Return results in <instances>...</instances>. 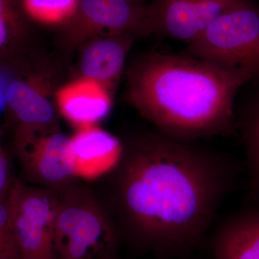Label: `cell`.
Returning a JSON list of instances; mask_svg holds the SVG:
<instances>
[{"label":"cell","mask_w":259,"mask_h":259,"mask_svg":"<svg viewBox=\"0 0 259 259\" xmlns=\"http://www.w3.org/2000/svg\"><path fill=\"white\" fill-rule=\"evenodd\" d=\"M114 170L119 221L140 244L161 255L202 243L233 181L223 153L157 131L123 146Z\"/></svg>","instance_id":"cell-1"},{"label":"cell","mask_w":259,"mask_h":259,"mask_svg":"<svg viewBox=\"0 0 259 259\" xmlns=\"http://www.w3.org/2000/svg\"><path fill=\"white\" fill-rule=\"evenodd\" d=\"M247 83L187 54L153 52L130 69L127 100L159 134L195 142L236 132V99Z\"/></svg>","instance_id":"cell-2"},{"label":"cell","mask_w":259,"mask_h":259,"mask_svg":"<svg viewBox=\"0 0 259 259\" xmlns=\"http://www.w3.org/2000/svg\"><path fill=\"white\" fill-rule=\"evenodd\" d=\"M186 54L259 83V3L245 0L213 20Z\"/></svg>","instance_id":"cell-3"},{"label":"cell","mask_w":259,"mask_h":259,"mask_svg":"<svg viewBox=\"0 0 259 259\" xmlns=\"http://www.w3.org/2000/svg\"><path fill=\"white\" fill-rule=\"evenodd\" d=\"M54 239L56 259H93L115 248L117 230L92 197L68 191L59 199Z\"/></svg>","instance_id":"cell-4"},{"label":"cell","mask_w":259,"mask_h":259,"mask_svg":"<svg viewBox=\"0 0 259 259\" xmlns=\"http://www.w3.org/2000/svg\"><path fill=\"white\" fill-rule=\"evenodd\" d=\"M12 229L21 259H56L54 223L59 198L15 182L8 194Z\"/></svg>","instance_id":"cell-5"},{"label":"cell","mask_w":259,"mask_h":259,"mask_svg":"<svg viewBox=\"0 0 259 259\" xmlns=\"http://www.w3.org/2000/svg\"><path fill=\"white\" fill-rule=\"evenodd\" d=\"M245 0H152L147 5L152 33L194 41L220 15Z\"/></svg>","instance_id":"cell-6"},{"label":"cell","mask_w":259,"mask_h":259,"mask_svg":"<svg viewBox=\"0 0 259 259\" xmlns=\"http://www.w3.org/2000/svg\"><path fill=\"white\" fill-rule=\"evenodd\" d=\"M69 137L60 133L38 131L17 136V151L32 180L49 188L69 185L75 178L67 157Z\"/></svg>","instance_id":"cell-7"},{"label":"cell","mask_w":259,"mask_h":259,"mask_svg":"<svg viewBox=\"0 0 259 259\" xmlns=\"http://www.w3.org/2000/svg\"><path fill=\"white\" fill-rule=\"evenodd\" d=\"M68 23L78 31H108L113 35H146L152 33L147 5L129 0H80Z\"/></svg>","instance_id":"cell-8"},{"label":"cell","mask_w":259,"mask_h":259,"mask_svg":"<svg viewBox=\"0 0 259 259\" xmlns=\"http://www.w3.org/2000/svg\"><path fill=\"white\" fill-rule=\"evenodd\" d=\"M122 151L120 141L97 125L76 130L69 138L67 157L75 178L92 181L113 171Z\"/></svg>","instance_id":"cell-9"},{"label":"cell","mask_w":259,"mask_h":259,"mask_svg":"<svg viewBox=\"0 0 259 259\" xmlns=\"http://www.w3.org/2000/svg\"><path fill=\"white\" fill-rule=\"evenodd\" d=\"M57 102L61 114L76 130L97 125L112 106L106 87L83 77L61 88Z\"/></svg>","instance_id":"cell-10"},{"label":"cell","mask_w":259,"mask_h":259,"mask_svg":"<svg viewBox=\"0 0 259 259\" xmlns=\"http://www.w3.org/2000/svg\"><path fill=\"white\" fill-rule=\"evenodd\" d=\"M213 259H259V211L225 220L212 242Z\"/></svg>","instance_id":"cell-11"},{"label":"cell","mask_w":259,"mask_h":259,"mask_svg":"<svg viewBox=\"0 0 259 259\" xmlns=\"http://www.w3.org/2000/svg\"><path fill=\"white\" fill-rule=\"evenodd\" d=\"M5 100L6 107L19 123L16 136L42 131L54 119L51 102L30 81L11 80Z\"/></svg>","instance_id":"cell-12"},{"label":"cell","mask_w":259,"mask_h":259,"mask_svg":"<svg viewBox=\"0 0 259 259\" xmlns=\"http://www.w3.org/2000/svg\"><path fill=\"white\" fill-rule=\"evenodd\" d=\"M131 39L125 35H114L89 46L81 61L83 78L105 87L117 81L123 69Z\"/></svg>","instance_id":"cell-13"},{"label":"cell","mask_w":259,"mask_h":259,"mask_svg":"<svg viewBox=\"0 0 259 259\" xmlns=\"http://www.w3.org/2000/svg\"><path fill=\"white\" fill-rule=\"evenodd\" d=\"M236 102V126L239 129L259 184V83H247Z\"/></svg>","instance_id":"cell-14"},{"label":"cell","mask_w":259,"mask_h":259,"mask_svg":"<svg viewBox=\"0 0 259 259\" xmlns=\"http://www.w3.org/2000/svg\"><path fill=\"white\" fill-rule=\"evenodd\" d=\"M20 0H0V63L13 54L25 30Z\"/></svg>","instance_id":"cell-15"},{"label":"cell","mask_w":259,"mask_h":259,"mask_svg":"<svg viewBox=\"0 0 259 259\" xmlns=\"http://www.w3.org/2000/svg\"><path fill=\"white\" fill-rule=\"evenodd\" d=\"M25 15L38 23H68L76 13L80 0H20Z\"/></svg>","instance_id":"cell-16"},{"label":"cell","mask_w":259,"mask_h":259,"mask_svg":"<svg viewBox=\"0 0 259 259\" xmlns=\"http://www.w3.org/2000/svg\"><path fill=\"white\" fill-rule=\"evenodd\" d=\"M0 259H21L14 235L0 233Z\"/></svg>","instance_id":"cell-17"},{"label":"cell","mask_w":259,"mask_h":259,"mask_svg":"<svg viewBox=\"0 0 259 259\" xmlns=\"http://www.w3.org/2000/svg\"><path fill=\"white\" fill-rule=\"evenodd\" d=\"M8 194L9 192L0 194V233L14 235L12 229Z\"/></svg>","instance_id":"cell-18"},{"label":"cell","mask_w":259,"mask_h":259,"mask_svg":"<svg viewBox=\"0 0 259 259\" xmlns=\"http://www.w3.org/2000/svg\"><path fill=\"white\" fill-rule=\"evenodd\" d=\"M9 185V166L8 158L0 147V194L6 193Z\"/></svg>","instance_id":"cell-19"},{"label":"cell","mask_w":259,"mask_h":259,"mask_svg":"<svg viewBox=\"0 0 259 259\" xmlns=\"http://www.w3.org/2000/svg\"><path fill=\"white\" fill-rule=\"evenodd\" d=\"M3 74H0V111L6 106V91L11 81H5Z\"/></svg>","instance_id":"cell-20"},{"label":"cell","mask_w":259,"mask_h":259,"mask_svg":"<svg viewBox=\"0 0 259 259\" xmlns=\"http://www.w3.org/2000/svg\"><path fill=\"white\" fill-rule=\"evenodd\" d=\"M129 1L133 2V3H137V4H141V2L143 0H129Z\"/></svg>","instance_id":"cell-21"},{"label":"cell","mask_w":259,"mask_h":259,"mask_svg":"<svg viewBox=\"0 0 259 259\" xmlns=\"http://www.w3.org/2000/svg\"><path fill=\"white\" fill-rule=\"evenodd\" d=\"M256 1L259 3V0H256Z\"/></svg>","instance_id":"cell-22"}]
</instances>
